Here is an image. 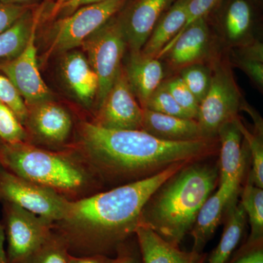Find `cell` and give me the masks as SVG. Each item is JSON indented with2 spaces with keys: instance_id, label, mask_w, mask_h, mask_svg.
<instances>
[{
  "instance_id": "cell-1",
  "label": "cell",
  "mask_w": 263,
  "mask_h": 263,
  "mask_svg": "<svg viewBox=\"0 0 263 263\" xmlns=\"http://www.w3.org/2000/svg\"><path fill=\"white\" fill-rule=\"evenodd\" d=\"M217 138L163 141L143 130H116L94 123L79 124V141L71 150L102 183L120 185L160 174L181 162L203 161L219 154Z\"/></svg>"
},
{
  "instance_id": "cell-2",
  "label": "cell",
  "mask_w": 263,
  "mask_h": 263,
  "mask_svg": "<svg viewBox=\"0 0 263 263\" xmlns=\"http://www.w3.org/2000/svg\"><path fill=\"white\" fill-rule=\"evenodd\" d=\"M191 162L170 166L148 179L70 200L62 220L53 224L69 250L86 255H106L120 246L139 226L142 209L161 185Z\"/></svg>"
},
{
  "instance_id": "cell-3",
  "label": "cell",
  "mask_w": 263,
  "mask_h": 263,
  "mask_svg": "<svg viewBox=\"0 0 263 263\" xmlns=\"http://www.w3.org/2000/svg\"><path fill=\"white\" fill-rule=\"evenodd\" d=\"M202 162L186 164L152 194L142 209L139 226L179 246L219 185L218 165Z\"/></svg>"
},
{
  "instance_id": "cell-4",
  "label": "cell",
  "mask_w": 263,
  "mask_h": 263,
  "mask_svg": "<svg viewBox=\"0 0 263 263\" xmlns=\"http://www.w3.org/2000/svg\"><path fill=\"white\" fill-rule=\"evenodd\" d=\"M0 165L16 176L54 190L68 200L98 190L103 183L70 151L53 152L28 142L2 143Z\"/></svg>"
},
{
  "instance_id": "cell-5",
  "label": "cell",
  "mask_w": 263,
  "mask_h": 263,
  "mask_svg": "<svg viewBox=\"0 0 263 263\" xmlns=\"http://www.w3.org/2000/svg\"><path fill=\"white\" fill-rule=\"evenodd\" d=\"M212 71L210 87L199 105L196 120L207 138H215L221 126L238 117L243 97L226 58L213 62Z\"/></svg>"
},
{
  "instance_id": "cell-6",
  "label": "cell",
  "mask_w": 263,
  "mask_h": 263,
  "mask_svg": "<svg viewBox=\"0 0 263 263\" xmlns=\"http://www.w3.org/2000/svg\"><path fill=\"white\" fill-rule=\"evenodd\" d=\"M98 78V106L111 89L121 68L127 46L120 18H111L81 44Z\"/></svg>"
},
{
  "instance_id": "cell-7",
  "label": "cell",
  "mask_w": 263,
  "mask_h": 263,
  "mask_svg": "<svg viewBox=\"0 0 263 263\" xmlns=\"http://www.w3.org/2000/svg\"><path fill=\"white\" fill-rule=\"evenodd\" d=\"M127 1L108 0L84 5L57 21L52 27L51 43L45 59L81 46L85 39L120 11Z\"/></svg>"
},
{
  "instance_id": "cell-8",
  "label": "cell",
  "mask_w": 263,
  "mask_h": 263,
  "mask_svg": "<svg viewBox=\"0 0 263 263\" xmlns=\"http://www.w3.org/2000/svg\"><path fill=\"white\" fill-rule=\"evenodd\" d=\"M3 204L8 263H25L51 237L54 223L15 204Z\"/></svg>"
},
{
  "instance_id": "cell-9",
  "label": "cell",
  "mask_w": 263,
  "mask_h": 263,
  "mask_svg": "<svg viewBox=\"0 0 263 263\" xmlns=\"http://www.w3.org/2000/svg\"><path fill=\"white\" fill-rule=\"evenodd\" d=\"M70 201L54 190L16 176L0 165V202L15 204L55 223L65 218Z\"/></svg>"
},
{
  "instance_id": "cell-10",
  "label": "cell",
  "mask_w": 263,
  "mask_h": 263,
  "mask_svg": "<svg viewBox=\"0 0 263 263\" xmlns=\"http://www.w3.org/2000/svg\"><path fill=\"white\" fill-rule=\"evenodd\" d=\"M42 9L37 10L28 41L22 52L13 58L0 62V71L10 79L27 106L50 100L51 92L38 69L35 40Z\"/></svg>"
},
{
  "instance_id": "cell-11",
  "label": "cell",
  "mask_w": 263,
  "mask_h": 263,
  "mask_svg": "<svg viewBox=\"0 0 263 263\" xmlns=\"http://www.w3.org/2000/svg\"><path fill=\"white\" fill-rule=\"evenodd\" d=\"M143 116V109L137 101L122 66L91 122L108 129L142 130Z\"/></svg>"
},
{
  "instance_id": "cell-12",
  "label": "cell",
  "mask_w": 263,
  "mask_h": 263,
  "mask_svg": "<svg viewBox=\"0 0 263 263\" xmlns=\"http://www.w3.org/2000/svg\"><path fill=\"white\" fill-rule=\"evenodd\" d=\"M221 126L218 132L219 142V185L232 203L238 202L240 184L245 176L248 147L242 143L243 136L237 119Z\"/></svg>"
},
{
  "instance_id": "cell-13",
  "label": "cell",
  "mask_w": 263,
  "mask_h": 263,
  "mask_svg": "<svg viewBox=\"0 0 263 263\" xmlns=\"http://www.w3.org/2000/svg\"><path fill=\"white\" fill-rule=\"evenodd\" d=\"M211 46L210 29L205 18L198 19L175 37L157 59L164 58L173 70L203 62Z\"/></svg>"
},
{
  "instance_id": "cell-14",
  "label": "cell",
  "mask_w": 263,
  "mask_h": 263,
  "mask_svg": "<svg viewBox=\"0 0 263 263\" xmlns=\"http://www.w3.org/2000/svg\"><path fill=\"white\" fill-rule=\"evenodd\" d=\"M24 124L41 143L60 146L70 136L72 119L65 108L50 100L31 105Z\"/></svg>"
},
{
  "instance_id": "cell-15",
  "label": "cell",
  "mask_w": 263,
  "mask_h": 263,
  "mask_svg": "<svg viewBox=\"0 0 263 263\" xmlns=\"http://www.w3.org/2000/svg\"><path fill=\"white\" fill-rule=\"evenodd\" d=\"M174 0H136L119 16L127 46L141 51L164 10Z\"/></svg>"
},
{
  "instance_id": "cell-16",
  "label": "cell",
  "mask_w": 263,
  "mask_h": 263,
  "mask_svg": "<svg viewBox=\"0 0 263 263\" xmlns=\"http://www.w3.org/2000/svg\"><path fill=\"white\" fill-rule=\"evenodd\" d=\"M124 72L141 108L164 81V67L160 60L141 51L130 52Z\"/></svg>"
},
{
  "instance_id": "cell-17",
  "label": "cell",
  "mask_w": 263,
  "mask_h": 263,
  "mask_svg": "<svg viewBox=\"0 0 263 263\" xmlns=\"http://www.w3.org/2000/svg\"><path fill=\"white\" fill-rule=\"evenodd\" d=\"M142 130L167 141L189 142L210 139L204 134L196 119L164 115L146 109H143Z\"/></svg>"
},
{
  "instance_id": "cell-18",
  "label": "cell",
  "mask_w": 263,
  "mask_h": 263,
  "mask_svg": "<svg viewBox=\"0 0 263 263\" xmlns=\"http://www.w3.org/2000/svg\"><path fill=\"white\" fill-rule=\"evenodd\" d=\"M143 263H202L201 253L184 252L150 228L138 226L135 232Z\"/></svg>"
},
{
  "instance_id": "cell-19",
  "label": "cell",
  "mask_w": 263,
  "mask_h": 263,
  "mask_svg": "<svg viewBox=\"0 0 263 263\" xmlns=\"http://www.w3.org/2000/svg\"><path fill=\"white\" fill-rule=\"evenodd\" d=\"M62 72L76 98L86 106H90L98 95L99 83L87 58L78 51L67 53L62 60Z\"/></svg>"
},
{
  "instance_id": "cell-20",
  "label": "cell",
  "mask_w": 263,
  "mask_h": 263,
  "mask_svg": "<svg viewBox=\"0 0 263 263\" xmlns=\"http://www.w3.org/2000/svg\"><path fill=\"white\" fill-rule=\"evenodd\" d=\"M236 203H232L229 197L219 188L208 197L197 213L193 228L189 233L193 238V252L201 253L228 209Z\"/></svg>"
},
{
  "instance_id": "cell-21",
  "label": "cell",
  "mask_w": 263,
  "mask_h": 263,
  "mask_svg": "<svg viewBox=\"0 0 263 263\" xmlns=\"http://www.w3.org/2000/svg\"><path fill=\"white\" fill-rule=\"evenodd\" d=\"M190 1L177 0L167 13L160 17L141 49L143 54L157 58L163 48L177 35L186 23Z\"/></svg>"
},
{
  "instance_id": "cell-22",
  "label": "cell",
  "mask_w": 263,
  "mask_h": 263,
  "mask_svg": "<svg viewBox=\"0 0 263 263\" xmlns=\"http://www.w3.org/2000/svg\"><path fill=\"white\" fill-rule=\"evenodd\" d=\"M226 216L220 241L211 254L209 263L228 262L243 236L247 216L239 202L228 209Z\"/></svg>"
},
{
  "instance_id": "cell-23",
  "label": "cell",
  "mask_w": 263,
  "mask_h": 263,
  "mask_svg": "<svg viewBox=\"0 0 263 263\" xmlns=\"http://www.w3.org/2000/svg\"><path fill=\"white\" fill-rule=\"evenodd\" d=\"M252 9L246 0H233L228 5L223 22V33L226 42L240 46L249 42L252 27Z\"/></svg>"
},
{
  "instance_id": "cell-24",
  "label": "cell",
  "mask_w": 263,
  "mask_h": 263,
  "mask_svg": "<svg viewBox=\"0 0 263 263\" xmlns=\"http://www.w3.org/2000/svg\"><path fill=\"white\" fill-rule=\"evenodd\" d=\"M240 205L248 217L251 233L242 249L262 245L263 190L248 179L240 194Z\"/></svg>"
},
{
  "instance_id": "cell-25",
  "label": "cell",
  "mask_w": 263,
  "mask_h": 263,
  "mask_svg": "<svg viewBox=\"0 0 263 263\" xmlns=\"http://www.w3.org/2000/svg\"><path fill=\"white\" fill-rule=\"evenodd\" d=\"M32 10L0 34V58H13L25 47L37 15V10L33 13Z\"/></svg>"
},
{
  "instance_id": "cell-26",
  "label": "cell",
  "mask_w": 263,
  "mask_h": 263,
  "mask_svg": "<svg viewBox=\"0 0 263 263\" xmlns=\"http://www.w3.org/2000/svg\"><path fill=\"white\" fill-rule=\"evenodd\" d=\"M179 77L199 103L206 95L212 82V67L203 62L187 66L179 70Z\"/></svg>"
},
{
  "instance_id": "cell-27",
  "label": "cell",
  "mask_w": 263,
  "mask_h": 263,
  "mask_svg": "<svg viewBox=\"0 0 263 263\" xmlns=\"http://www.w3.org/2000/svg\"><path fill=\"white\" fill-rule=\"evenodd\" d=\"M237 124L242 136L247 143L249 157L252 160V172L249 179L255 186L263 189V143L262 134L251 133L243 125L239 117L237 119Z\"/></svg>"
},
{
  "instance_id": "cell-28",
  "label": "cell",
  "mask_w": 263,
  "mask_h": 263,
  "mask_svg": "<svg viewBox=\"0 0 263 263\" xmlns=\"http://www.w3.org/2000/svg\"><path fill=\"white\" fill-rule=\"evenodd\" d=\"M70 253L65 239L56 232L25 263H68Z\"/></svg>"
},
{
  "instance_id": "cell-29",
  "label": "cell",
  "mask_w": 263,
  "mask_h": 263,
  "mask_svg": "<svg viewBox=\"0 0 263 263\" xmlns=\"http://www.w3.org/2000/svg\"><path fill=\"white\" fill-rule=\"evenodd\" d=\"M28 139L29 134L27 129L14 112L0 102V142L14 144L27 143Z\"/></svg>"
},
{
  "instance_id": "cell-30",
  "label": "cell",
  "mask_w": 263,
  "mask_h": 263,
  "mask_svg": "<svg viewBox=\"0 0 263 263\" xmlns=\"http://www.w3.org/2000/svg\"><path fill=\"white\" fill-rule=\"evenodd\" d=\"M143 109L164 115L194 119L190 114L180 106L162 84L152 93Z\"/></svg>"
},
{
  "instance_id": "cell-31",
  "label": "cell",
  "mask_w": 263,
  "mask_h": 263,
  "mask_svg": "<svg viewBox=\"0 0 263 263\" xmlns=\"http://www.w3.org/2000/svg\"><path fill=\"white\" fill-rule=\"evenodd\" d=\"M162 84L179 104L180 106L190 114L194 119H197L200 103L186 87L181 78L179 76L170 78L162 81Z\"/></svg>"
},
{
  "instance_id": "cell-32",
  "label": "cell",
  "mask_w": 263,
  "mask_h": 263,
  "mask_svg": "<svg viewBox=\"0 0 263 263\" xmlns=\"http://www.w3.org/2000/svg\"><path fill=\"white\" fill-rule=\"evenodd\" d=\"M0 102L9 107L24 125L28 108L13 83L4 74L0 73Z\"/></svg>"
},
{
  "instance_id": "cell-33",
  "label": "cell",
  "mask_w": 263,
  "mask_h": 263,
  "mask_svg": "<svg viewBox=\"0 0 263 263\" xmlns=\"http://www.w3.org/2000/svg\"><path fill=\"white\" fill-rule=\"evenodd\" d=\"M32 9V5L6 4L0 2V34Z\"/></svg>"
},
{
  "instance_id": "cell-34",
  "label": "cell",
  "mask_w": 263,
  "mask_h": 263,
  "mask_svg": "<svg viewBox=\"0 0 263 263\" xmlns=\"http://www.w3.org/2000/svg\"><path fill=\"white\" fill-rule=\"evenodd\" d=\"M219 1L220 0H190L188 3L186 23L177 35L193 22L198 19L205 18V15L212 11Z\"/></svg>"
},
{
  "instance_id": "cell-35",
  "label": "cell",
  "mask_w": 263,
  "mask_h": 263,
  "mask_svg": "<svg viewBox=\"0 0 263 263\" xmlns=\"http://www.w3.org/2000/svg\"><path fill=\"white\" fill-rule=\"evenodd\" d=\"M235 64L249 76L254 84L262 89L263 62L235 57Z\"/></svg>"
},
{
  "instance_id": "cell-36",
  "label": "cell",
  "mask_w": 263,
  "mask_h": 263,
  "mask_svg": "<svg viewBox=\"0 0 263 263\" xmlns=\"http://www.w3.org/2000/svg\"><path fill=\"white\" fill-rule=\"evenodd\" d=\"M238 47L235 57L263 62V46L259 41H251Z\"/></svg>"
},
{
  "instance_id": "cell-37",
  "label": "cell",
  "mask_w": 263,
  "mask_h": 263,
  "mask_svg": "<svg viewBox=\"0 0 263 263\" xmlns=\"http://www.w3.org/2000/svg\"><path fill=\"white\" fill-rule=\"evenodd\" d=\"M230 263H263L262 245L240 249Z\"/></svg>"
},
{
  "instance_id": "cell-38",
  "label": "cell",
  "mask_w": 263,
  "mask_h": 263,
  "mask_svg": "<svg viewBox=\"0 0 263 263\" xmlns=\"http://www.w3.org/2000/svg\"><path fill=\"white\" fill-rule=\"evenodd\" d=\"M112 260L113 259L109 258L106 255H103V254L78 257L70 254L68 263H111Z\"/></svg>"
},
{
  "instance_id": "cell-39",
  "label": "cell",
  "mask_w": 263,
  "mask_h": 263,
  "mask_svg": "<svg viewBox=\"0 0 263 263\" xmlns=\"http://www.w3.org/2000/svg\"><path fill=\"white\" fill-rule=\"evenodd\" d=\"M111 263H141L136 256L128 252H119L116 258L113 259Z\"/></svg>"
},
{
  "instance_id": "cell-40",
  "label": "cell",
  "mask_w": 263,
  "mask_h": 263,
  "mask_svg": "<svg viewBox=\"0 0 263 263\" xmlns=\"http://www.w3.org/2000/svg\"><path fill=\"white\" fill-rule=\"evenodd\" d=\"M74 0H57L52 6L51 13L49 15L50 18H54L60 12L65 9L67 5L70 4Z\"/></svg>"
},
{
  "instance_id": "cell-41",
  "label": "cell",
  "mask_w": 263,
  "mask_h": 263,
  "mask_svg": "<svg viewBox=\"0 0 263 263\" xmlns=\"http://www.w3.org/2000/svg\"><path fill=\"white\" fill-rule=\"evenodd\" d=\"M5 235L4 228L0 219V263H8L6 249L5 248Z\"/></svg>"
},
{
  "instance_id": "cell-42",
  "label": "cell",
  "mask_w": 263,
  "mask_h": 263,
  "mask_svg": "<svg viewBox=\"0 0 263 263\" xmlns=\"http://www.w3.org/2000/svg\"><path fill=\"white\" fill-rule=\"evenodd\" d=\"M108 1V0H77L73 5H71L68 9L66 10L69 15L75 11L76 9L84 5L95 4V3H103V2Z\"/></svg>"
},
{
  "instance_id": "cell-43",
  "label": "cell",
  "mask_w": 263,
  "mask_h": 263,
  "mask_svg": "<svg viewBox=\"0 0 263 263\" xmlns=\"http://www.w3.org/2000/svg\"><path fill=\"white\" fill-rule=\"evenodd\" d=\"M37 0H0L1 3L6 4L19 5H32L31 3Z\"/></svg>"
},
{
  "instance_id": "cell-44",
  "label": "cell",
  "mask_w": 263,
  "mask_h": 263,
  "mask_svg": "<svg viewBox=\"0 0 263 263\" xmlns=\"http://www.w3.org/2000/svg\"><path fill=\"white\" fill-rule=\"evenodd\" d=\"M77 1V0H74L73 2H72V3H71L70 4H69L68 5H67V7H66V8H65V9H64L63 10H66L67 9H68L69 8H70V7L71 6V5H73L74 3H76V2ZM63 10H62V11H63Z\"/></svg>"
},
{
  "instance_id": "cell-45",
  "label": "cell",
  "mask_w": 263,
  "mask_h": 263,
  "mask_svg": "<svg viewBox=\"0 0 263 263\" xmlns=\"http://www.w3.org/2000/svg\"><path fill=\"white\" fill-rule=\"evenodd\" d=\"M1 143H2L1 142H0V145H1Z\"/></svg>"
}]
</instances>
